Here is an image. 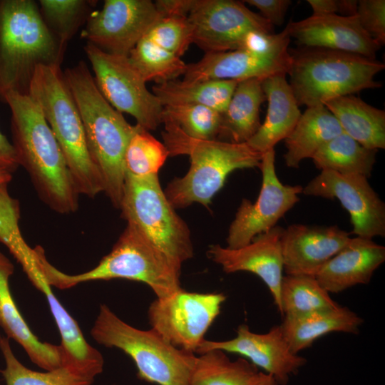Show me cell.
Instances as JSON below:
<instances>
[{"label": "cell", "instance_id": "obj_1", "mask_svg": "<svg viewBox=\"0 0 385 385\" xmlns=\"http://www.w3.org/2000/svg\"><path fill=\"white\" fill-rule=\"evenodd\" d=\"M5 103L11 110V143L19 165L39 198L57 213L76 212L80 195L38 104L29 94L16 93L8 94Z\"/></svg>", "mask_w": 385, "mask_h": 385}, {"label": "cell", "instance_id": "obj_2", "mask_svg": "<svg viewBox=\"0 0 385 385\" xmlns=\"http://www.w3.org/2000/svg\"><path fill=\"white\" fill-rule=\"evenodd\" d=\"M63 75L83 123L90 155L101 173L103 192L120 209L124 155L134 125L104 98L85 61L68 68Z\"/></svg>", "mask_w": 385, "mask_h": 385}, {"label": "cell", "instance_id": "obj_3", "mask_svg": "<svg viewBox=\"0 0 385 385\" xmlns=\"http://www.w3.org/2000/svg\"><path fill=\"white\" fill-rule=\"evenodd\" d=\"M66 46L46 27L33 0H0V101L29 94L41 65L61 66Z\"/></svg>", "mask_w": 385, "mask_h": 385}, {"label": "cell", "instance_id": "obj_4", "mask_svg": "<svg viewBox=\"0 0 385 385\" xmlns=\"http://www.w3.org/2000/svg\"><path fill=\"white\" fill-rule=\"evenodd\" d=\"M164 125L163 138L169 155H188L190 159L188 172L172 180L164 192L175 209L194 202L207 207L230 173L260 167L263 154L247 143L195 139L173 125Z\"/></svg>", "mask_w": 385, "mask_h": 385}, {"label": "cell", "instance_id": "obj_5", "mask_svg": "<svg viewBox=\"0 0 385 385\" xmlns=\"http://www.w3.org/2000/svg\"><path fill=\"white\" fill-rule=\"evenodd\" d=\"M36 255L51 287L65 289L86 282L123 279L145 283L157 297H167L181 289V270L129 223L111 251L87 272L77 274L61 272L48 262L43 248L37 250Z\"/></svg>", "mask_w": 385, "mask_h": 385}, {"label": "cell", "instance_id": "obj_6", "mask_svg": "<svg viewBox=\"0 0 385 385\" xmlns=\"http://www.w3.org/2000/svg\"><path fill=\"white\" fill-rule=\"evenodd\" d=\"M29 95L38 104L61 150L79 195L93 198L103 192L99 170L90 155L83 123L58 66H38Z\"/></svg>", "mask_w": 385, "mask_h": 385}, {"label": "cell", "instance_id": "obj_7", "mask_svg": "<svg viewBox=\"0 0 385 385\" xmlns=\"http://www.w3.org/2000/svg\"><path fill=\"white\" fill-rule=\"evenodd\" d=\"M289 53V84L299 106L323 105L334 98L382 86L374 76L385 65L376 58L317 47Z\"/></svg>", "mask_w": 385, "mask_h": 385}, {"label": "cell", "instance_id": "obj_8", "mask_svg": "<svg viewBox=\"0 0 385 385\" xmlns=\"http://www.w3.org/2000/svg\"><path fill=\"white\" fill-rule=\"evenodd\" d=\"M91 334L98 344L130 357L140 379L158 385H191L194 353L173 346L153 329L132 327L106 304H101Z\"/></svg>", "mask_w": 385, "mask_h": 385}, {"label": "cell", "instance_id": "obj_9", "mask_svg": "<svg viewBox=\"0 0 385 385\" xmlns=\"http://www.w3.org/2000/svg\"><path fill=\"white\" fill-rule=\"evenodd\" d=\"M121 215L180 270L193 256L190 232L162 190L158 175H125Z\"/></svg>", "mask_w": 385, "mask_h": 385}, {"label": "cell", "instance_id": "obj_10", "mask_svg": "<svg viewBox=\"0 0 385 385\" xmlns=\"http://www.w3.org/2000/svg\"><path fill=\"white\" fill-rule=\"evenodd\" d=\"M91 65L96 84L116 111L133 117L148 130L162 123L163 106L146 86V81L128 56L106 53L90 43L83 47Z\"/></svg>", "mask_w": 385, "mask_h": 385}, {"label": "cell", "instance_id": "obj_11", "mask_svg": "<svg viewBox=\"0 0 385 385\" xmlns=\"http://www.w3.org/2000/svg\"><path fill=\"white\" fill-rule=\"evenodd\" d=\"M225 299L223 293L190 292L181 288L152 302L148 320L151 329L169 343L195 354Z\"/></svg>", "mask_w": 385, "mask_h": 385}, {"label": "cell", "instance_id": "obj_12", "mask_svg": "<svg viewBox=\"0 0 385 385\" xmlns=\"http://www.w3.org/2000/svg\"><path fill=\"white\" fill-rule=\"evenodd\" d=\"M188 19L192 28V43L205 53L237 49L252 31L274 34L270 22L238 1L195 0Z\"/></svg>", "mask_w": 385, "mask_h": 385}, {"label": "cell", "instance_id": "obj_13", "mask_svg": "<svg viewBox=\"0 0 385 385\" xmlns=\"http://www.w3.org/2000/svg\"><path fill=\"white\" fill-rule=\"evenodd\" d=\"M260 168L262 182L259 196L255 202L242 200L229 227V248L243 247L257 235L271 230L299 201L303 187L284 185L277 178L274 149L263 153Z\"/></svg>", "mask_w": 385, "mask_h": 385}, {"label": "cell", "instance_id": "obj_14", "mask_svg": "<svg viewBox=\"0 0 385 385\" xmlns=\"http://www.w3.org/2000/svg\"><path fill=\"white\" fill-rule=\"evenodd\" d=\"M162 17L150 0H106L88 16L81 36L106 53L128 56Z\"/></svg>", "mask_w": 385, "mask_h": 385}, {"label": "cell", "instance_id": "obj_15", "mask_svg": "<svg viewBox=\"0 0 385 385\" xmlns=\"http://www.w3.org/2000/svg\"><path fill=\"white\" fill-rule=\"evenodd\" d=\"M302 193L327 199H337L349 213L351 234L372 240L385 236V205L360 175L321 170L304 188Z\"/></svg>", "mask_w": 385, "mask_h": 385}, {"label": "cell", "instance_id": "obj_16", "mask_svg": "<svg viewBox=\"0 0 385 385\" xmlns=\"http://www.w3.org/2000/svg\"><path fill=\"white\" fill-rule=\"evenodd\" d=\"M236 337L225 341L204 339L196 353L217 349L225 353L240 354L272 375L279 385H286L291 376L296 374L307 359L293 353L284 338L279 325L264 334L252 332L247 324L240 325Z\"/></svg>", "mask_w": 385, "mask_h": 385}, {"label": "cell", "instance_id": "obj_17", "mask_svg": "<svg viewBox=\"0 0 385 385\" xmlns=\"http://www.w3.org/2000/svg\"><path fill=\"white\" fill-rule=\"evenodd\" d=\"M284 228L275 225L257 235L249 244L236 249L213 245L207 255L227 273L249 272L257 275L268 287L282 314L280 289L284 271L281 238Z\"/></svg>", "mask_w": 385, "mask_h": 385}, {"label": "cell", "instance_id": "obj_18", "mask_svg": "<svg viewBox=\"0 0 385 385\" xmlns=\"http://www.w3.org/2000/svg\"><path fill=\"white\" fill-rule=\"evenodd\" d=\"M289 45L272 51L259 53L237 49L205 53L197 62L188 64L183 81H200L211 79L233 80L237 82L250 79H265L271 76L287 74L291 64Z\"/></svg>", "mask_w": 385, "mask_h": 385}, {"label": "cell", "instance_id": "obj_19", "mask_svg": "<svg viewBox=\"0 0 385 385\" xmlns=\"http://www.w3.org/2000/svg\"><path fill=\"white\" fill-rule=\"evenodd\" d=\"M290 38L302 47L324 48L376 58L381 46L361 26L356 15H314L289 21L285 27Z\"/></svg>", "mask_w": 385, "mask_h": 385}, {"label": "cell", "instance_id": "obj_20", "mask_svg": "<svg viewBox=\"0 0 385 385\" xmlns=\"http://www.w3.org/2000/svg\"><path fill=\"white\" fill-rule=\"evenodd\" d=\"M349 235L337 225L288 226L281 238L284 271L287 275L315 277L322 267L347 244Z\"/></svg>", "mask_w": 385, "mask_h": 385}, {"label": "cell", "instance_id": "obj_21", "mask_svg": "<svg viewBox=\"0 0 385 385\" xmlns=\"http://www.w3.org/2000/svg\"><path fill=\"white\" fill-rule=\"evenodd\" d=\"M385 260V247L372 240L356 237L329 259L315 278L329 293L368 284Z\"/></svg>", "mask_w": 385, "mask_h": 385}, {"label": "cell", "instance_id": "obj_22", "mask_svg": "<svg viewBox=\"0 0 385 385\" xmlns=\"http://www.w3.org/2000/svg\"><path fill=\"white\" fill-rule=\"evenodd\" d=\"M14 272L13 263L0 252V327L38 366L46 371L57 369L62 365L61 346L40 341L29 327L10 290L9 279Z\"/></svg>", "mask_w": 385, "mask_h": 385}, {"label": "cell", "instance_id": "obj_23", "mask_svg": "<svg viewBox=\"0 0 385 385\" xmlns=\"http://www.w3.org/2000/svg\"><path fill=\"white\" fill-rule=\"evenodd\" d=\"M286 75L271 76L262 81L268 102L267 113L264 122L247 143L262 154L284 140L302 115Z\"/></svg>", "mask_w": 385, "mask_h": 385}, {"label": "cell", "instance_id": "obj_24", "mask_svg": "<svg viewBox=\"0 0 385 385\" xmlns=\"http://www.w3.org/2000/svg\"><path fill=\"white\" fill-rule=\"evenodd\" d=\"M363 322V319L348 307L338 306L302 315L284 317L279 326L290 350L298 354L329 333L358 334Z\"/></svg>", "mask_w": 385, "mask_h": 385}, {"label": "cell", "instance_id": "obj_25", "mask_svg": "<svg viewBox=\"0 0 385 385\" xmlns=\"http://www.w3.org/2000/svg\"><path fill=\"white\" fill-rule=\"evenodd\" d=\"M323 105L335 117L344 133L367 148H385L384 111L353 95L334 98Z\"/></svg>", "mask_w": 385, "mask_h": 385}, {"label": "cell", "instance_id": "obj_26", "mask_svg": "<svg viewBox=\"0 0 385 385\" xmlns=\"http://www.w3.org/2000/svg\"><path fill=\"white\" fill-rule=\"evenodd\" d=\"M342 133L338 121L325 106L308 107L284 139L286 165L298 168L302 160L312 158L323 145Z\"/></svg>", "mask_w": 385, "mask_h": 385}, {"label": "cell", "instance_id": "obj_27", "mask_svg": "<svg viewBox=\"0 0 385 385\" xmlns=\"http://www.w3.org/2000/svg\"><path fill=\"white\" fill-rule=\"evenodd\" d=\"M262 79L239 81L226 107L221 113L219 135L230 142L247 143L261 125L260 108L266 100Z\"/></svg>", "mask_w": 385, "mask_h": 385}, {"label": "cell", "instance_id": "obj_28", "mask_svg": "<svg viewBox=\"0 0 385 385\" xmlns=\"http://www.w3.org/2000/svg\"><path fill=\"white\" fill-rule=\"evenodd\" d=\"M237 81L211 79L200 81L173 80L153 86V93L163 106L200 105L222 113L234 93Z\"/></svg>", "mask_w": 385, "mask_h": 385}, {"label": "cell", "instance_id": "obj_29", "mask_svg": "<svg viewBox=\"0 0 385 385\" xmlns=\"http://www.w3.org/2000/svg\"><path fill=\"white\" fill-rule=\"evenodd\" d=\"M377 150L369 149L342 133L323 145L313 155L317 168L341 174L371 176Z\"/></svg>", "mask_w": 385, "mask_h": 385}, {"label": "cell", "instance_id": "obj_30", "mask_svg": "<svg viewBox=\"0 0 385 385\" xmlns=\"http://www.w3.org/2000/svg\"><path fill=\"white\" fill-rule=\"evenodd\" d=\"M260 374L245 358L232 361L225 351L214 349L196 356L191 385H252Z\"/></svg>", "mask_w": 385, "mask_h": 385}, {"label": "cell", "instance_id": "obj_31", "mask_svg": "<svg viewBox=\"0 0 385 385\" xmlns=\"http://www.w3.org/2000/svg\"><path fill=\"white\" fill-rule=\"evenodd\" d=\"M280 299L282 315L292 317L335 308L339 306L309 275H286L282 277Z\"/></svg>", "mask_w": 385, "mask_h": 385}, {"label": "cell", "instance_id": "obj_32", "mask_svg": "<svg viewBox=\"0 0 385 385\" xmlns=\"http://www.w3.org/2000/svg\"><path fill=\"white\" fill-rule=\"evenodd\" d=\"M0 351L5 361L1 373L6 385H92L93 382L63 366L43 372L27 368L16 357L9 339L1 334Z\"/></svg>", "mask_w": 385, "mask_h": 385}, {"label": "cell", "instance_id": "obj_33", "mask_svg": "<svg viewBox=\"0 0 385 385\" xmlns=\"http://www.w3.org/2000/svg\"><path fill=\"white\" fill-rule=\"evenodd\" d=\"M128 58L144 80L156 84L176 79L184 75L188 64L181 58L162 48L144 36L132 49Z\"/></svg>", "mask_w": 385, "mask_h": 385}, {"label": "cell", "instance_id": "obj_34", "mask_svg": "<svg viewBox=\"0 0 385 385\" xmlns=\"http://www.w3.org/2000/svg\"><path fill=\"white\" fill-rule=\"evenodd\" d=\"M168 156L166 146L136 124L124 155L125 175L136 178L158 175Z\"/></svg>", "mask_w": 385, "mask_h": 385}, {"label": "cell", "instance_id": "obj_35", "mask_svg": "<svg viewBox=\"0 0 385 385\" xmlns=\"http://www.w3.org/2000/svg\"><path fill=\"white\" fill-rule=\"evenodd\" d=\"M42 19L56 39L67 46L83 23L88 18L94 1L40 0L38 1Z\"/></svg>", "mask_w": 385, "mask_h": 385}, {"label": "cell", "instance_id": "obj_36", "mask_svg": "<svg viewBox=\"0 0 385 385\" xmlns=\"http://www.w3.org/2000/svg\"><path fill=\"white\" fill-rule=\"evenodd\" d=\"M221 113L209 107L192 105L163 106L162 123L173 125L188 136L199 140H217Z\"/></svg>", "mask_w": 385, "mask_h": 385}, {"label": "cell", "instance_id": "obj_37", "mask_svg": "<svg viewBox=\"0 0 385 385\" xmlns=\"http://www.w3.org/2000/svg\"><path fill=\"white\" fill-rule=\"evenodd\" d=\"M20 204L11 196L8 183L0 185V242L4 245L25 274L37 265L34 248L24 240L20 228Z\"/></svg>", "mask_w": 385, "mask_h": 385}, {"label": "cell", "instance_id": "obj_38", "mask_svg": "<svg viewBox=\"0 0 385 385\" xmlns=\"http://www.w3.org/2000/svg\"><path fill=\"white\" fill-rule=\"evenodd\" d=\"M145 36L180 58L192 43V28L186 16H163Z\"/></svg>", "mask_w": 385, "mask_h": 385}, {"label": "cell", "instance_id": "obj_39", "mask_svg": "<svg viewBox=\"0 0 385 385\" xmlns=\"http://www.w3.org/2000/svg\"><path fill=\"white\" fill-rule=\"evenodd\" d=\"M356 16L362 28L380 46L385 43V1H358Z\"/></svg>", "mask_w": 385, "mask_h": 385}, {"label": "cell", "instance_id": "obj_40", "mask_svg": "<svg viewBox=\"0 0 385 385\" xmlns=\"http://www.w3.org/2000/svg\"><path fill=\"white\" fill-rule=\"evenodd\" d=\"M243 2L257 8L260 15L272 26H281L284 23L287 11L292 4L290 0H245Z\"/></svg>", "mask_w": 385, "mask_h": 385}, {"label": "cell", "instance_id": "obj_41", "mask_svg": "<svg viewBox=\"0 0 385 385\" xmlns=\"http://www.w3.org/2000/svg\"><path fill=\"white\" fill-rule=\"evenodd\" d=\"M195 0H158L155 4L163 16H186L192 10Z\"/></svg>", "mask_w": 385, "mask_h": 385}, {"label": "cell", "instance_id": "obj_42", "mask_svg": "<svg viewBox=\"0 0 385 385\" xmlns=\"http://www.w3.org/2000/svg\"><path fill=\"white\" fill-rule=\"evenodd\" d=\"M19 166L12 143L0 131V169H4L13 173Z\"/></svg>", "mask_w": 385, "mask_h": 385}, {"label": "cell", "instance_id": "obj_43", "mask_svg": "<svg viewBox=\"0 0 385 385\" xmlns=\"http://www.w3.org/2000/svg\"><path fill=\"white\" fill-rule=\"evenodd\" d=\"M313 14L329 15L340 12V0H307Z\"/></svg>", "mask_w": 385, "mask_h": 385}, {"label": "cell", "instance_id": "obj_44", "mask_svg": "<svg viewBox=\"0 0 385 385\" xmlns=\"http://www.w3.org/2000/svg\"><path fill=\"white\" fill-rule=\"evenodd\" d=\"M252 385H279L270 374L260 371L257 380Z\"/></svg>", "mask_w": 385, "mask_h": 385}, {"label": "cell", "instance_id": "obj_45", "mask_svg": "<svg viewBox=\"0 0 385 385\" xmlns=\"http://www.w3.org/2000/svg\"><path fill=\"white\" fill-rule=\"evenodd\" d=\"M12 179V173L4 169H0V185L8 183Z\"/></svg>", "mask_w": 385, "mask_h": 385}]
</instances>
